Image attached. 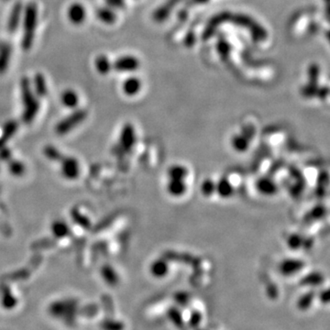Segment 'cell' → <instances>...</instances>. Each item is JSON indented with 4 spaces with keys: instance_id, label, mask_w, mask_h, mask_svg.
Instances as JSON below:
<instances>
[{
    "instance_id": "6da1fadb",
    "label": "cell",
    "mask_w": 330,
    "mask_h": 330,
    "mask_svg": "<svg viewBox=\"0 0 330 330\" xmlns=\"http://www.w3.org/2000/svg\"><path fill=\"white\" fill-rule=\"evenodd\" d=\"M166 191L170 195L181 197L188 190L189 170L182 164H175L167 171Z\"/></svg>"
},
{
    "instance_id": "8fae6325",
    "label": "cell",
    "mask_w": 330,
    "mask_h": 330,
    "mask_svg": "<svg viewBox=\"0 0 330 330\" xmlns=\"http://www.w3.org/2000/svg\"><path fill=\"white\" fill-rule=\"evenodd\" d=\"M141 81L138 77H130L124 80L122 84L123 92L129 97L137 95L141 89Z\"/></svg>"
},
{
    "instance_id": "f1b7e54d",
    "label": "cell",
    "mask_w": 330,
    "mask_h": 330,
    "mask_svg": "<svg viewBox=\"0 0 330 330\" xmlns=\"http://www.w3.org/2000/svg\"><path fill=\"white\" fill-rule=\"evenodd\" d=\"M199 330V329H197V330Z\"/></svg>"
},
{
    "instance_id": "5b68a950",
    "label": "cell",
    "mask_w": 330,
    "mask_h": 330,
    "mask_svg": "<svg viewBox=\"0 0 330 330\" xmlns=\"http://www.w3.org/2000/svg\"><path fill=\"white\" fill-rule=\"evenodd\" d=\"M319 76H320L319 65L316 63L310 64L308 68V82L302 89L303 97L307 98H312L315 97L319 88L318 86Z\"/></svg>"
},
{
    "instance_id": "7a4b0ae2",
    "label": "cell",
    "mask_w": 330,
    "mask_h": 330,
    "mask_svg": "<svg viewBox=\"0 0 330 330\" xmlns=\"http://www.w3.org/2000/svg\"><path fill=\"white\" fill-rule=\"evenodd\" d=\"M23 34L21 48L24 51L31 50L35 38V31L38 25V7L35 3H29L23 9Z\"/></svg>"
},
{
    "instance_id": "603a6c76",
    "label": "cell",
    "mask_w": 330,
    "mask_h": 330,
    "mask_svg": "<svg viewBox=\"0 0 330 330\" xmlns=\"http://www.w3.org/2000/svg\"><path fill=\"white\" fill-rule=\"evenodd\" d=\"M107 6L113 9H120L125 6V0H106Z\"/></svg>"
},
{
    "instance_id": "9a60e30c",
    "label": "cell",
    "mask_w": 330,
    "mask_h": 330,
    "mask_svg": "<svg viewBox=\"0 0 330 330\" xmlns=\"http://www.w3.org/2000/svg\"><path fill=\"white\" fill-rule=\"evenodd\" d=\"M33 87L36 94L39 97H43L47 94L48 87H47L46 79L44 76L40 73H38L34 76L33 78Z\"/></svg>"
},
{
    "instance_id": "ba28073f",
    "label": "cell",
    "mask_w": 330,
    "mask_h": 330,
    "mask_svg": "<svg viewBox=\"0 0 330 330\" xmlns=\"http://www.w3.org/2000/svg\"><path fill=\"white\" fill-rule=\"evenodd\" d=\"M23 5L20 2L16 3L11 9V12L8 17L7 29L9 33H14L18 30L19 24L22 20L23 16Z\"/></svg>"
},
{
    "instance_id": "8992f818",
    "label": "cell",
    "mask_w": 330,
    "mask_h": 330,
    "mask_svg": "<svg viewBox=\"0 0 330 330\" xmlns=\"http://www.w3.org/2000/svg\"><path fill=\"white\" fill-rule=\"evenodd\" d=\"M231 13L229 11H224L221 13H218L216 15L211 18V19L208 21V25L206 26L205 30L202 34V39L204 40H208L212 38V36L215 34L217 29L226 22L230 21Z\"/></svg>"
},
{
    "instance_id": "e0dca14e",
    "label": "cell",
    "mask_w": 330,
    "mask_h": 330,
    "mask_svg": "<svg viewBox=\"0 0 330 330\" xmlns=\"http://www.w3.org/2000/svg\"><path fill=\"white\" fill-rule=\"evenodd\" d=\"M61 102L64 106L68 108L76 107L78 102V97L77 93L72 89H67L61 94Z\"/></svg>"
},
{
    "instance_id": "2e32d148",
    "label": "cell",
    "mask_w": 330,
    "mask_h": 330,
    "mask_svg": "<svg viewBox=\"0 0 330 330\" xmlns=\"http://www.w3.org/2000/svg\"><path fill=\"white\" fill-rule=\"evenodd\" d=\"M167 315L171 322L173 323L176 328H179V329L183 328L184 324V318H183L181 311L177 307H171L167 312Z\"/></svg>"
},
{
    "instance_id": "83f0119b",
    "label": "cell",
    "mask_w": 330,
    "mask_h": 330,
    "mask_svg": "<svg viewBox=\"0 0 330 330\" xmlns=\"http://www.w3.org/2000/svg\"><path fill=\"white\" fill-rule=\"evenodd\" d=\"M210 0H190V2L192 4H195V5H204L207 4Z\"/></svg>"
},
{
    "instance_id": "d4e9b609",
    "label": "cell",
    "mask_w": 330,
    "mask_h": 330,
    "mask_svg": "<svg viewBox=\"0 0 330 330\" xmlns=\"http://www.w3.org/2000/svg\"><path fill=\"white\" fill-rule=\"evenodd\" d=\"M329 93H330V89L328 86H324L322 88H318V91L316 93V95L321 98V99H324L326 98L328 96H329Z\"/></svg>"
},
{
    "instance_id": "3957f363",
    "label": "cell",
    "mask_w": 330,
    "mask_h": 330,
    "mask_svg": "<svg viewBox=\"0 0 330 330\" xmlns=\"http://www.w3.org/2000/svg\"><path fill=\"white\" fill-rule=\"evenodd\" d=\"M230 21L238 27L246 29L249 31L252 40L255 42H263L268 38V32L266 29L251 16L242 13L231 14Z\"/></svg>"
},
{
    "instance_id": "30bf717a",
    "label": "cell",
    "mask_w": 330,
    "mask_h": 330,
    "mask_svg": "<svg viewBox=\"0 0 330 330\" xmlns=\"http://www.w3.org/2000/svg\"><path fill=\"white\" fill-rule=\"evenodd\" d=\"M67 17L70 22L74 25L78 26L84 23L86 18V10L85 7L78 2L71 4L67 10Z\"/></svg>"
},
{
    "instance_id": "4fadbf2b",
    "label": "cell",
    "mask_w": 330,
    "mask_h": 330,
    "mask_svg": "<svg viewBox=\"0 0 330 330\" xmlns=\"http://www.w3.org/2000/svg\"><path fill=\"white\" fill-rule=\"evenodd\" d=\"M11 47L9 44L4 43L0 46V75L4 74L8 69L11 58Z\"/></svg>"
},
{
    "instance_id": "d6986e66",
    "label": "cell",
    "mask_w": 330,
    "mask_h": 330,
    "mask_svg": "<svg viewBox=\"0 0 330 330\" xmlns=\"http://www.w3.org/2000/svg\"><path fill=\"white\" fill-rule=\"evenodd\" d=\"M216 50H217V53H218L219 55H221L223 58H226L227 56H229L230 54H231V44L226 39H219L217 41Z\"/></svg>"
},
{
    "instance_id": "5bb4252c",
    "label": "cell",
    "mask_w": 330,
    "mask_h": 330,
    "mask_svg": "<svg viewBox=\"0 0 330 330\" xmlns=\"http://www.w3.org/2000/svg\"><path fill=\"white\" fill-rule=\"evenodd\" d=\"M95 67L97 71L102 76H106L112 69V63L109 61L106 55H98L95 60Z\"/></svg>"
},
{
    "instance_id": "484cf974",
    "label": "cell",
    "mask_w": 330,
    "mask_h": 330,
    "mask_svg": "<svg viewBox=\"0 0 330 330\" xmlns=\"http://www.w3.org/2000/svg\"><path fill=\"white\" fill-rule=\"evenodd\" d=\"M176 301L177 303H179L180 305L185 306L187 304V302H188L187 294H185V293H179V294H177Z\"/></svg>"
},
{
    "instance_id": "52a82bcc",
    "label": "cell",
    "mask_w": 330,
    "mask_h": 330,
    "mask_svg": "<svg viewBox=\"0 0 330 330\" xmlns=\"http://www.w3.org/2000/svg\"><path fill=\"white\" fill-rule=\"evenodd\" d=\"M112 67L117 72H134L138 69L139 61L135 56L124 55L114 61Z\"/></svg>"
},
{
    "instance_id": "ac0fdd59",
    "label": "cell",
    "mask_w": 330,
    "mask_h": 330,
    "mask_svg": "<svg viewBox=\"0 0 330 330\" xmlns=\"http://www.w3.org/2000/svg\"><path fill=\"white\" fill-rule=\"evenodd\" d=\"M315 299V293L313 292H307L306 294L302 295L297 301V307L301 311H307L313 304Z\"/></svg>"
},
{
    "instance_id": "cb8c5ba5",
    "label": "cell",
    "mask_w": 330,
    "mask_h": 330,
    "mask_svg": "<svg viewBox=\"0 0 330 330\" xmlns=\"http://www.w3.org/2000/svg\"><path fill=\"white\" fill-rule=\"evenodd\" d=\"M194 42H195V35H194L193 31H191L186 34V36L184 38V44H185V46L190 48V47L194 46Z\"/></svg>"
},
{
    "instance_id": "277c9868",
    "label": "cell",
    "mask_w": 330,
    "mask_h": 330,
    "mask_svg": "<svg viewBox=\"0 0 330 330\" xmlns=\"http://www.w3.org/2000/svg\"><path fill=\"white\" fill-rule=\"evenodd\" d=\"M20 91L22 95L25 106H26V116L31 117L38 109V101L34 98L31 89V84L28 77H24L20 80Z\"/></svg>"
},
{
    "instance_id": "ffe728a7",
    "label": "cell",
    "mask_w": 330,
    "mask_h": 330,
    "mask_svg": "<svg viewBox=\"0 0 330 330\" xmlns=\"http://www.w3.org/2000/svg\"><path fill=\"white\" fill-rule=\"evenodd\" d=\"M152 272H153L154 276L164 277L168 273V267H167L166 263L163 262V261L156 262L153 266Z\"/></svg>"
},
{
    "instance_id": "4316f807",
    "label": "cell",
    "mask_w": 330,
    "mask_h": 330,
    "mask_svg": "<svg viewBox=\"0 0 330 330\" xmlns=\"http://www.w3.org/2000/svg\"><path fill=\"white\" fill-rule=\"evenodd\" d=\"M320 300H321V302L324 303V304L329 303L330 295H329V291H328V290H326L325 292H322V293L320 294Z\"/></svg>"
},
{
    "instance_id": "9c48e42d",
    "label": "cell",
    "mask_w": 330,
    "mask_h": 330,
    "mask_svg": "<svg viewBox=\"0 0 330 330\" xmlns=\"http://www.w3.org/2000/svg\"><path fill=\"white\" fill-rule=\"evenodd\" d=\"M182 0H167L164 4H162L159 8L154 10L153 19L156 22L161 23L165 21L169 18L174 8L177 6Z\"/></svg>"
},
{
    "instance_id": "44dd1931",
    "label": "cell",
    "mask_w": 330,
    "mask_h": 330,
    "mask_svg": "<svg viewBox=\"0 0 330 330\" xmlns=\"http://www.w3.org/2000/svg\"><path fill=\"white\" fill-rule=\"evenodd\" d=\"M201 320H202L201 313L198 311H194L189 319V325L194 329H196L197 327H199Z\"/></svg>"
},
{
    "instance_id": "7c38bea8",
    "label": "cell",
    "mask_w": 330,
    "mask_h": 330,
    "mask_svg": "<svg viewBox=\"0 0 330 330\" xmlns=\"http://www.w3.org/2000/svg\"><path fill=\"white\" fill-rule=\"evenodd\" d=\"M97 17L102 23L107 25H113L117 19L115 10L108 6L98 8L97 10Z\"/></svg>"
},
{
    "instance_id": "7402d4cb",
    "label": "cell",
    "mask_w": 330,
    "mask_h": 330,
    "mask_svg": "<svg viewBox=\"0 0 330 330\" xmlns=\"http://www.w3.org/2000/svg\"><path fill=\"white\" fill-rule=\"evenodd\" d=\"M322 282V279H321V276L318 275V274H314V275H310V276H307V278H305L303 284H307V285H316V284H319Z\"/></svg>"
}]
</instances>
